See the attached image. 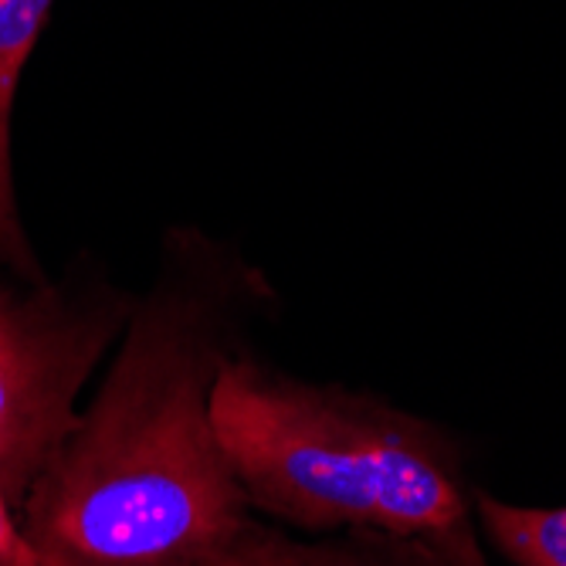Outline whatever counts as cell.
Segmentation results:
<instances>
[{
  "label": "cell",
  "mask_w": 566,
  "mask_h": 566,
  "mask_svg": "<svg viewBox=\"0 0 566 566\" xmlns=\"http://www.w3.org/2000/svg\"><path fill=\"white\" fill-rule=\"evenodd\" d=\"M51 11H55V0H0V269L24 282H41L48 275L18 208L14 102Z\"/></svg>",
  "instance_id": "5"
},
{
  "label": "cell",
  "mask_w": 566,
  "mask_h": 566,
  "mask_svg": "<svg viewBox=\"0 0 566 566\" xmlns=\"http://www.w3.org/2000/svg\"><path fill=\"white\" fill-rule=\"evenodd\" d=\"M136 292L92 259L24 282L0 269V492L18 509L78 418V397L119 343Z\"/></svg>",
  "instance_id": "3"
},
{
  "label": "cell",
  "mask_w": 566,
  "mask_h": 566,
  "mask_svg": "<svg viewBox=\"0 0 566 566\" xmlns=\"http://www.w3.org/2000/svg\"><path fill=\"white\" fill-rule=\"evenodd\" d=\"M211 415L251 512L269 523L302 536H479L465 448L434 418L285 374L251 349L221 370Z\"/></svg>",
  "instance_id": "2"
},
{
  "label": "cell",
  "mask_w": 566,
  "mask_h": 566,
  "mask_svg": "<svg viewBox=\"0 0 566 566\" xmlns=\"http://www.w3.org/2000/svg\"><path fill=\"white\" fill-rule=\"evenodd\" d=\"M279 289L203 228H170L92 403L21 505L34 566H200L254 516L214 428L221 370Z\"/></svg>",
  "instance_id": "1"
},
{
  "label": "cell",
  "mask_w": 566,
  "mask_h": 566,
  "mask_svg": "<svg viewBox=\"0 0 566 566\" xmlns=\"http://www.w3.org/2000/svg\"><path fill=\"white\" fill-rule=\"evenodd\" d=\"M200 566H492L482 533L465 539L336 533L302 536L251 516L234 539Z\"/></svg>",
  "instance_id": "4"
},
{
  "label": "cell",
  "mask_w": 566,
  "mask_h": 566,
  "mask_svg": "<svg viewBox=\"0 0 566 566\" xmlns=\"http://www.w3.org/2000/svg\"><path fill=\"white\" fill-rule=\"evenodd\" d=\"M482 543L512 566H566V505H520L475 489Z\"/></svg>",
  "instance_id": "6"
},
{
  "label": "cell",
  "mask_w": 566,
  "mask_h": 566,
  "mask_svg": "<svg viewBox=\"0 0 566 566\" xmlns=\"http://www.w3.org/2000/svg\"><path fill=\"white\" fill-rule=\"evenodd\" d=\"M0 566H34V553L24 539L18 509L0 492Z\"/></svg>",
  "instance_id": "7"
}]
</instances>
